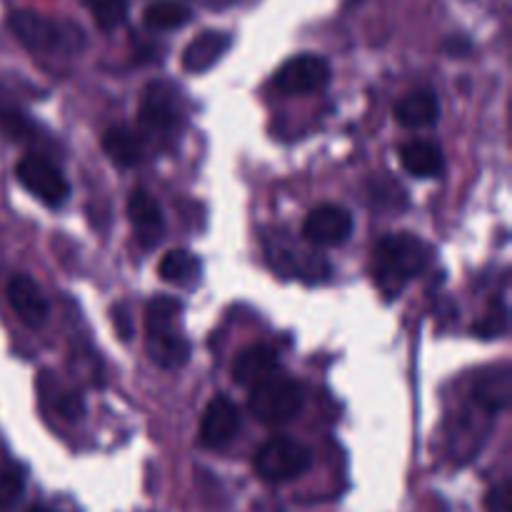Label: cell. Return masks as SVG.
Segmentation results:
<instances>
[{
    "label": "cell",
    "instance_id": "cell-1",
    "mask_svg": "<svg viewBox=\"0 0 512 512\" xmlns=\"http://www.w3.org/2000/svg\"><path fill=\"white\" fill-rule=\"evenodd\" d=\"M430 263V248L410 233H395L375 248L373 278L388 298H395Z\"/></svg>",
    "mask_w": 512,
    "mask_h": 512
},
{
    "label": "cell",
    "instance_id": "cell-2",
    "mask_svg": "<svg viewBox=\"0 0 512 512\" xmlns=\"http://www.w3.org/2000/svg\"><path fill=\"white\" fill-rule=\"evenodd\" d=\"M248 408L263 425L290 423L303 408V390L295 380L280 378L278 373L250 390Z\"/></svg>",
    "mask_w": 512,
    "mask_h": 512
},
{
    "label": "cell",
    "instance_id": "cell-3",
    "mask_svg": "<svg viewBox=\"0 0 512 512\" xmlns=\"http://www.w3.org/2000/svg\"><path fill=\"white\" fill-rule=\"evenodd\" d=\"M313 463V455L305 445L290 438H273L255 455V470L265 483H288L303 475Z\"/></svg>",
    "mask_w": 512,
    "mask_h": 512
},
{
    "label": "cell",
    "instance_id": "cell-4",
    "mask_svg": "<svg viewBox=\"0 0 512 512\" xmlns=\"http://www.w3.org/2000/svg\"><path fill=\"white\" fill-rule=\"evenodd\" d=\"M15 178L30 195H35L40 203L50 205V208L63 205L70 195V185L63 173L40 155H25L15 168Z\"/></svg>",
    "mask_w": 512,
    "mask_h": 512
},
{
    "label": "cell",
    "instance_id": "cell-5",
    "mask_svg": "<svg viewBox=\"0 0 512 512\" xmlns=\"http://www.w3.org/2000/svg\"><path fill=\"white\" fill-rule=\"evenodd\" d=\"M275 88L285 95H308L318 93L330 83V65L320 55H295L285 60L273 78Z\"/></svg>",
    "mask_w": 512,
    "mask_h": 512
},
{
    "label": "cell",
    "instance_id": "cell-6",
    "mask_svg": "<svg viewBox=\"0 0 512 512\" xmlns=\"http://www.w3.org/2000/svg\"><path fill=\"white\" fill-rule=\"evenodd\" d=\"M140 128L153 140H170L180 130V113L175 108L173 93L163 85H150L140 105Z\"/></svg>",
    "mask_w": 512,
    "mask_h": 512
},
{
    "label": "cell",
    "instance_id": "cell-7",
    "mask_svg": "<svg viewBox=\"0 0 512 512\" xmlns=\"http://www.w3.org/2000/svg\"><path fill=\"white\" fill-rule=\"evenodd\" d=\"M8 25L15 38L28 50H35V53H48V50L68 43L65 28H60L58 23H53L45 15L33 13V10H15V13H10Z\"/></svg>",
    "mask_w": 512,
    "mask_h": 512
},
{
    "label": "cell",
    "instance_id": "cell-8",
    "mask_svg": "<svg viewBox=\"0 0 512 512\" xmlns=\"http://www.w3.org/2000/svg\"><path fill=\"white\" fill-rule=\"evenodd\" d=\"M353 233V215L340 205H318L303 223V238L313 245H340Z\"/></svg>",
    "mask_w": 512,
    "mask_h": 512
},
{
    "label": "cell",
    "instance_id": "cell-9",
    "mask_svg": "<svg viewBox=\"0 0 512 512\" xmlns=\"http://www.w3.org/2000/svg\"><path fill=\"white\" fill-rule=\"evenodd\" d=\"M128 218L135 230V238L143 248H155L163 238V210H160L158 200L143 188H135L128 195Z\"/></svg>",
    "mask_w": 512,
    "mask_h": 512
},
{
    "label": "cell",
    "instance_id": "cell-10",
    "mask_svg": "<svg viewBox=\"0 0 512 512\" xmlns=\"http://www.w3.org/2000/svg\"><path fill=\"white\" fill-rule=\"evenodd\" d=\"M240 428V413L225 395L215 398L205 408L203 423H200V440L208 448H225L235 438Z\"/></svg>",
    "mask_w": 512,
    "mask_h": 512
},
{
    "label": "cell",
    "instance_id": "cell-11",
    "mask_svg": "<svg viewBox=\"0 0 512 512\" xmlns=\"http://www.w3.org/2000/svg\"><path fill=\"white\" fill-rule=\"evenodd\" d=\"M5 295H8L10 308L15 310L20 320L30 328H38V325L45 323L48 318V303H45L43 293H40L38 283L28 275H13L5 288Z\"/></svg>",
    "mask_w": 512,
    "mask_h": 512
},
{
    "label": "cell",
    "instance_id": "cell-12",
    "mask_svg": "<svg viewBox=\"0 0 512 512\" xmlns=\"http://www.w3.org/2000/svg\"><path fill=\"white\" fill-rule=\"evenodd\" d=\"M230 35L223 30H205L198 38H193L188 43V48L183 50V70L185 73H205V70L213 68L230 48Z\"/></svg>",
    "mask_w": 512,
    "mask_h": 512
},
{
    "label": "cell",
    "instance_id": "cell-13",
    "mask_svg": "<svg viewBox=\"0 0 512 512\" xmlns=\"http://www.w3.org/2000/svg\"><path fill=\"white\" fill-rule=\"evenodd\" d=\"M275 373H278V355L268 345H253V348L243 350L233 365L235 383L250 390L273 378Z\"/></svg>",
    "mask_w": 512,
    "mask_h": 512
},
{
    "label": "cell",
    "instance_id": "cell-14",
    "mask_svg": "<svg viewBox=\"0 0 512 512\" xmlns=\"http://www.w3.org/2000/svg\"><path fill=\"white\" fill-rule=\"evenodd\" d=\"M440 115V105H438V95L433 90H413V93L405 95L398 105H395V118L403 128L418 130V128H428L438 120Z\"/></svg>",
    "mask_w": 512,
    "mask_h": 512
},
{
    "label": "cell",
    "instance_id": "cell-15",
    "mask_svg": "<svg viewBox=\"0 0 512 512\" xmlns=\"http://www.w3.org/2000/svg\"><path fill=\"white\" fill-rule=\"evenodd\" d=\"M400 163L415 178H435L443 173V153L438 145L425 140H410L400 148Z\"/></svg>",
    "mask_w": 512,
    "mask_h": 512
},
{
    "label": "cell",
    "instance_id": "cell-16",
    "mask_svg": "<svg viewBox=\"0 0 512 512\" xmlns=\"http://www.w3.org/2000/svg\"><path fill=\"white\" fill-rule=\"evenodd\" d=\"M103 150L120 168H133L143 158V143H140V138L130 128H123V125H115V128L105 130Z\"/></svg>",
    "mask_w": 512,
    "mask_h": 512
},
{
    "label": "cell",
    "instance_id": "cell-17",
    "mask_svg": "<svg viewBox=\"0 0 512 512\" xmlns=\"http://www.w3.org/2000/svg\"><path fill=\"white\" fill-rule=\"evenodd\" d=\"M148 353L163 368H178L188 360L190 345L178 330H158V333H148Z\"/></svg>",
    "mask_w": 512,
    "mask_h": 512
},
{
    "label": "cell",
    "instance_id": "cell-18",
    "mask_svg": "<svg viewBox=\"0 0 512 512\" xmlns=\"http://www.w3.org/2000/svg\"><path fill=\"white\" fill-rule=\"evenodd\" d=\"M158 273L165 283L173 285H193L200 278V260L188 250H170L160 260Z\"/></svg>",
    "mask_w": 512,
    "mask_h": 512
},
{
    "label": "cell",
    "instance_id": "cell-19",
    "mask_svg": "<svg viewBox=\"0 0 512 512\" xmlns=\"http://www.w3.org/2000/svg\"><path fill=\"white\" fill-rule=\"evenodd\" d=\"M190 20V8L180 0H155L145 8L143 23L150 30H175Z\"/></svg>",
    "mask_w": 512,
    "mask_h": 512
},
{
    "label": "cell",
    "instance_id": "cell-20",
    "mask_svg": "<svg viewBox=\"0 0 512 512\" xmlns=\"http://www.w3.org/2000/svg\"><path fill=\"white\" fill-rule=\"evenodd\" d=\"M183 313V305L178 298L170 295H155L148 305H145V328L148 333H158V330H178V318Z\"/></svg>",
    "mask_w": 512,
    "mask_h": 512
},
{
    "label": "cell",
    "instance_id": "cell-21",
    "mask_svg": "<svg viewBox=\"0 0 512 512\" xmlns=\"http://www.w3.org/2000/svg\"><path fill=\"white\" fill-rule=\"evenodd\" d=\"M475 398L480 405H485L488 410H503L510 400V375L508 370H500L498 375H490L475 390Z\"/></svg>",
    "mask_w": 512,
    "mask_h": 512
},
{
    "label": "cell",
    "instance_id": "cell-22",
    "mask_svg": "<svg viewBox=\"0 0 512 512\" xmlns=\"http://www.w3.org/2000/svg\"><path fill=\"white\" fill-rule=\"evenodd\" d=\"M88 10L93 13L95 23L100 30L110 33L128 18V3L125 0H83Z\"/></svg>",
    "mask_w": 512,
    "mask_h": 512
},
{
    "label": "cell",
    "instance_id": "cell-23",
    "mask_svg": "<svg viewBox=\"0 0 512 512\" xmlns=\"http://www.w3.org/2000/svg\"><path fill=\"white\" fill-rule=\"evenodd\" d=\"M503 333H508V308H505L503 300H495L488 313L483 315V320L475 325V335L480 340H495Z\"/></svg>",
    "mask_w": 512,
    "mask_h": 512
},
{
    "label": "cell",
    "instance_id": "cell-24",
    "mask_svg": "<svg viewBox=\"0 0 512 512\" xmlns=\"http://www.w3.org/2000/svg\"><path fill=\"white\" fill-rule=\"evenodd\" d=\"M23 485V473L15 465H0V510H8L18 503Z\"/></svg>",
    "mask_w": 512,
    "mask_h": 512
},
{
    "label": "cell",
    "instance_id": "cell-25",
    "mask_svg": "<svg viewBox=\"0 0 512 512\" xmlns=\"http://www.w3.org/2000/svg\"><path fill=\"white\" fill-rule=\"evenodd\" d=\"M0 130L10 138H23L30 133V123L13 105H0Z\"/></svg>",
    "mask_w": 512,
    "mask_h": 512
},
{
    "label": "cell",
    "instance_id": "cell-26",
    "mask_svg": "<svg viewBox=\"0 0 512 512\" xmlns=\"http://www.w3.org/2000/svg\"><path fill=\"white\" fill-rule=\"evenodd\" d=\"M113 325L118 330L120 340H130L133 338V318H130V310L128 305H115L113 308Z\"/></svg>",
    "mask_w": 512,
    "mask_h": 512
},
{
    "label": "cell",
    "instance_id": "cell-27",
    "mask_svg": "<svg viewBox=\"0 0 512 512\" xmlns=\"http://www.w3.org/2000/svg\"><path fill=\"white\" fill-rule=\"evenodd\" d=\"M488 508H490V512H510L508 485H500V488H495L493 493H490Z\"/></svg>",
    "mask_w": 512,
    "mask_h": 512
},
{
    "label": "cell",
    "instance_id": "cell-28",
    "mask_svg": "<svg viewBox=\"0 0 512 512\" xmlns=\"http://www.w3.org/2000/svg\"><path fill=\"white\" fill-rule=\"evenodd\" d=\"M200 3L210 10H223V8H228V5H233L235 0H200Z\"/></svg>",
    "mask_w": 512,
    "mask_h": 512
},
{
    "label": "cell",
    "instance_id": "cell-29",
    "mask_svg": "<svg viewBox=\"0 0 512 512\" xmlns=\"http://www.w3.org/2000/svg\"><path fill=\"white\" fill-rule=\"evenodd\" d=\"M28 512H50V510H45V508H30Z\"/></svg>",
    "mask_w": 512,
    "mask_h": 512
}]
</instances>
